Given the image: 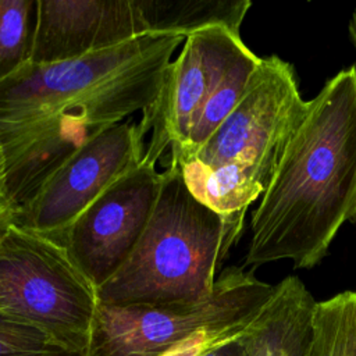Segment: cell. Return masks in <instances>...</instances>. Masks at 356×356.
I'll return each instance as SVG.
<instances>
[{"instance_id": "9a60e30c", "label": "cell", "mask_w": 356, "mask_h": 356, "mask_svg": "<svg viewBox=\"0 0 356 356\" xmlns=\"http://www.w3.org/2000/svg\"><path fill=\"white\" fill-rule=\"evenodd\" d=\"M303 356H356L355 291L316 303Z\"/></svg>"}, {"instance_id": "7c38bea8", "label": "cell", "mask_w": 356, "mask_h": 356, "mask_svg": "<svg viewBox=\"0 0 356 356\" xmlns=\"http://www.w3.org/2000/svg\"><path fill=\"white\" fill-rule=\"evenodd\" d=\"M142 35L189 36L209 26L239 33L249 0H131Z\"/></svg>"}, {"instance_id": "8992f818", "label": "cell", "mask_w": 356, "mask_h": 356, "mask_svg": "<svg viewBox=\"0 0 356 356\" xmlns=\"http://www.w3.org/2000/svg\"><path fill=\"white\" fill-rule=\"evenodd\" d=\"M307 108L292 65L277 56L261 58L242 100L191 159L207 167L235 164L266 192Z\"/></svg>"}, {"instance_id": "e0dca14e", "label": "cell", "mask_w": 356, "mask_h": 356, "mask_svg": "<svg viewBox=\"0 0 356 356\" xmlns=\"http://www.w3.org/2000/svg\"><path fill=\"white\" fill-rule=\"evenodd\" d=\"M0 356H82L43 331L0 316Z\"/></svg>"}, {"instance_id": "4fadbf2b", "label": "cell", "mask_w": 356, "mask_h": 356, "mask_svg": "<svg viewBox=\"0 0 356 356\" xmlns=\"http://www.w3.org/2000/svg\"><path fill=\"white\" fill-rule=\"evenodd\" d=\"M181 168L191 195L224 217H243L248 207L263 196L264 189L235 164L207 167L196 159L170 160Z\"/></svg>"}, {"instance_id": "52a82bcc", "label": "cell", "mask_w": 356, "mask_h": 356, "mask_svg": "<svg viewBox=\"0 0 356 356\" xmlns=\"http://www.w3.org/2000/svg\"><path fill=\"white\" fill-rule=\"evenodd\" d=\"M139 124L111 125L76 149L21 210L18 224L58 241L108 186L138 167L146 152Z\"/></svg>"}, {"instance_id": "8fae6325", "label": "cell", "mask_w": 356, "mask_h": 356, "mask_svg": "<svg viewBox=\"0 0 356 356\" xmlns=\"http://www.w3.org/2000/svg\"><path fill=\"white\" fill-rule=\"evenodd\" d=\"M317 300L293 275L275 292L243 337L250 356H303Z\"/></svg>"}, {"instance_id": "ba28073f", "label": "cell", "mask_w": 356, "mask_h": 356, "mask_svg": "<svg viewBox=\"0 0 356 356\" xmlns=\"http://www.w3.org/2000/svg\"><path fill=\"white\" fill-rule=\"evenodd\" d=\"M252 50L239 33L209 26L185 38L182 50L164 74L156 103L142 113L143 135L150 131L145 157L153 163L184 146L191 127L231 68Z\"/></svg>"}, {"instance_id": "2e32d148", "label": "cell", "mask_w": 356, "mask_h": 356, "mask_svg": "<svg viewBox=\"0 0 356 356\" xmlns=\"http://www.w3.org/2000/svg\"><path fill=\"white\" fill-rule=\"evenodd\" d=\"M36 0H0V83L31 61Z\"/></svg>"}, {"instance_id": "5bb4252c", "label": "cell", "mask_w": 356, "mask_h": 356, "mask_svg": "<svg viewBox=\"0 0 356 356\" xmlns=\"http://www.w3.org/2000/svg\"><path fill=\"white\" fill-rule=\"evenodd\" d=\"M260 63L261 58L250 51L231 68L197 113L184 146L170 152V160L191 159L200 150L242 100Z\"/></svg>"}, {"instance_id": "9c48e42d", "label": "cell", "mask_w": 356, "mask_h": 356, "mask_svg": "<svg viewBox=\"0 0 356 356\" xmlns=\"http://www.w3.org/2000/svg\"><path fill=\"white\" fill-rule=\"evenodd\" d=\"M163 172L156 163H142L108 186L58 241L96 286L107 282L129 259L152 217Z\"/></svg>"}, {"instance_id": "d6986e66", "label": "cell", "mask_w": 356, "mask_h": 356, "mask_svg": "<svg viewBox=\"0 0 356 356\" xmlns=\"http://www.w3.org/2000/svg\"><path fill=\"white\" fill-rule=\"evenodd\" d=\"M21 209L7 196L0 186V238L7 232L13 224H18Z\"/></svg>"}, {"instance_id": "277c9868", "label": "cell", "mask_w": 356, "mask_h": 356, "mask_svg": "<svg viewBox=\"0 0 356 356\" xmlns=\"http://www.w3.org/2000/svg\"><path fill=\"white\" fill-rule=\"evenodd\" d=\"M97 306L96 286L60 241L21 224L0 238V316L83 356Z\"/></svg>"}, {"instance_id": "7a4b0ae2", "label": "cell", "mask_w": 356, "mask_h": 356, "mask_svg": "<svg viewBox=\"0 0 356 356\" xmlns=\"http://www.w3.org/2000/svg\"><path fill=\"white\" fill-rule=\"evenodd\" d=\"M356 218V65L334 75L291 136L252 214L245 266L312 268Z\"/></svg>"}, {"instance_id": "ac0fdd59", "label": "cell", "mask_w": 356, "mask_h": 356, "mask_svg": "<svg viewBox=\"0 0 356 356\" xmlns=\"http://www.w3.org/2000/svg\"><path fill=\"white\" fill-rule=\"evenodd\" d=\"M254 321L246 324H234L200 330L189 335L184 341L172 345L160 356H203L214 348L242 338L252 328Z\"/></svg>"}, {"instance_id": "44dd1931", "label": "cell", "mask_w": 356, "mask_h": 356, "mask_svg": "<svg viewBox=\"0 0 356 356\" xmlns=\"http://www.w3.org/2000/svg\"><path fill=\"white\" fill-rule=\"evenodd\" d=\"M349 33H350L352 42L355 44V49H356V10L353 11V15H352L350 22H349Z\"/></svg>"}, {"instance_id": "30bf717a", "label": "cell", "mask_w": 356, "mask_h": 356, "mask_svg": "<svg viewBox=\"0 0 356 356\" xmlns=\"http://www.w3.org/2000/svg\"><path fill=\"white\" fill-rule=\"evenodd\" d=\"M139 35L131 0H36L29 63L76 60Z\"/></svg>"}, {"instance_id": "3957f363", "label": "cell", "mask_w": 356, "mask_h": 356, "mask_svg": "<svg viewBox=\"0 0 356 356\" xmlns=\"http://www.w3.org/2000/svg\"><path fill=\"white\" fill-rule=\"evenodd\" d=\"M243 221V217L220 216L196 200L179 165L170 163L135 250L96 289L99 305L165 306L209 298L217 270L241 236Z\"/></svg>"}, {"instance_id": "6da1fadb", "label": "cell", "mask_w": 356, "mask_h": 356, "mask_svg": "<svg viewBox=\"0 0 356 356\" xmlns=\"http://www.w3.org/2000/svg\"><path fill=\"white\" fill-rule=\"evenodd\" d=\"M178 35H139L85 57L28 63L0 83L3 186L22 210L47 177L100 131L150 108Z\"/></svg>"}, {"instance_id": "7402d4cb", "label": "cell", "mask_w": 356, "mask_h": 356, "mask_svg": "<svg viewBox=\"0 0 356 356\" xmlns=\"http://www.w3.org/2000/svg\"><path fill=\"white\" fill-rule=\"evenodd\" d=\"M3 179H4V150H3V146L0 143V186L4 189Z\"/></svg>"}, {"instance_id": "ffe728a7", "label": "cell", "mask_w": 356, "mask_h": 356, "mask_svg": "<svg viewBox=\"0 0 356 356\" xmlns=\"http://www.w3.org/2000/svg\"><path fill=\"white\" fill-rule=\"evenodd\" d=\"M248 334V332H246ZM245 334V335H246ZM243 335V337H245ZM239 338L236 341H232V342H228V343H224L218 348H214L211 349L210 352L204 353L203 356H250L249 353V349L245 343V339Z\"/></svg>"}, {"instance_id": "5b68a950", "label": "cell", "mask_w": 356, "mask_h": 356, "mask_svg": "<svg viewBox=\"0 0 356 356\" xmlns=\"http://www.w3.org/2000/svg\"><path fill=\"white\" fill-rule=\"evenodd\" d=\"M274 292L275 285L234 266L222 270L211 295L196 303L99 305L83 356H160L200 330L253 323Z\"/></svg>"}]
</instances>
